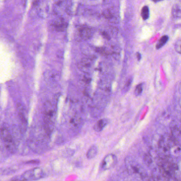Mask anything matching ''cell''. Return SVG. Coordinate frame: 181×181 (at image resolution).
I'll use <instances>...</instances> for the list:
<instances>
[{
  "instance_id": "6da1fadb",
  "label": "cell",
  "mask_w": 181,
  "mask_h": 181,
  "mask_svg": "<svg viewBox=\"0 0 181 181\" xmlns=\"http://www.w3.org/2000/svg\"><path fill=\"white\" fill-rule=\"evenodd\" d=\"M55 117V112L53 108V106L50 103H46L44 115V122L45 130L48 135L51 133L54 129Z\"/></svg>"
},
{
  "instance_id": "7a4b0ae2",
  "label": "cell",
  "mask_w": 181,
  "mask_h": 181,
  "mask_svg": "<svg viewBox=\"0 0 181 181\" xmlns=\"http://www.w3.org/2000/svg\"><path fill=\"white\" fill-rule=\"evenodd\" d=\"M44 176L45 172L44 170L40 167H36L28 170L23 174L15 178L12 181H37L44 178Z\"/></svg>"
},
{
  "instance_id": "3957f363",
  "label": "cell",
  "mask_w": 181,
  "mask_h": 181,
  "mask_svg": "<svg viewBox=\"0 0 181 181\" xmlns=\"http://www.w3.org/2000/svg\"><path fill=\"white\" fill-rule=\"evenodd\" d=\"M0 139L3 142L4 146L10 153L14 154L16 151L17 147L12 134L8 128L2 127L0 129Z\"/></svg>"
},
{
  "instance_id": "277c9868",
  "label": "cell",
  "mask_w": 181,
  "mask_h": 181,
  "mask_svg": "<svg viewBox=\"0 0 181 181\" xmlns=\"http://www.w3.org/2000/svg\"><path fill=\"white\" fill-rule=\"evenodd\" d=\"M117 162L118 158L115 155L108 154L103 158L101 163V168L104 171L109 170L114 167L117 164Z\"/></svg>"
},
{
  "instance_id": "5b68a950",
  "label": "cell",
  "mask_w": 181,
  "mask_h": 181,
  "mask_svg": "<svg viewBox=\"0 0 181 181\" xmlns=\"http://www.w3.org/2000/svg\"><path fill=\"white\" fill-rule=\"evenodd\" d=\"M173 142L176 144L181 145V129L176 125L173 126L171 129Z\"/></svg>"
},
{
  "instance_id": "8992f818",
  "label": "cell",
  "mask_w": 181,
  "mask_h": 181,
  "mask_svg": "<svg viewBox=\"0 0 181 181\" xmlns=\"http://www.w3.org/2000/svg\"><path fill=\"white\" fill-rule=\"evenodd\" d=\"M172 15L175 18H181V1H176L172 6Z\"/></svg>"
},
{
  "instance_id": "52a82bcc",
  "label": "cell",
  "mask_w": 181,
  "mask_h": 181,
  "mask_svg": "<svg viewBox=\"0 0 181 181\" xmlns=\"http://www.w3.org/2000/svg\"><path fill=\"white\" fill-rule=\"evenodd\" d=\"M79 35L82 39L87 40L91 37L92 32L90 28L86 26H83L79 30Z\"/></svg>"
},
{
  "instance_id": "ba28073f",
  "label": "cell",
  "mask_w": 181,
  "mask_h": 181,
  "mask_svg": "<svg viewBox=\"0 0 181 181\" xmlns=\"http://www.w3.org/2000/svg\"><path fill=\"white\" fill-rule=\"evenodd\" d=\"M109 122V119L103 118L100 119L97 122L94 127V129L97 132H100L108 124Z\"/></svg>"
},
{
  "instance_id": "9c48e42d",
  "label": "cell",
  "mask_w": 181,
  "mask_h": 181,
  "mask_svg": "<svg viewBox=\"0 0 181 181\" xmlns=\"http://www.w3.org/2000/svg\"><path fill=\"white\" fill-rule=\"evenodd\" d=\"M98 152V148L97 146L93 145L88 150V152L86 153V157L88 160L93 159L94 157L97 156Z\"/></svg>"
},
{
  "instance_id": "30bf717a",
  "label": "cell",
  "mask_w": 181,
  "mask_h": 181,
  "mask_svg": "<svg viewBox=\"0 0 181 181\" xmlns=\"http://www.w3.org/2000/svg\"><path fill=\"white\" fill-rule=\"evenodd\" d=\"M169 39V37L168 36H163L160 38V39L159 40V41L157 42V45H156V48L157 49L162 48L166 44L167 42L168 41V40Z\"/></svg>"
},
{
  "instance_id": "8fae6325",
  "label": "cell",
  "mask_w": 181,
  "mask_h": 181,
  "mask_svg": "<svg viewBox=\"0 0 181 181\" xmlns=\"http://www.w3.org/2000/svg\"><path fill=\"white\" fill-rule=\"evenodd\" d=\"M54 26L56 29L58 31H63L66 28V24L65 23H64L63 21L61 20V19L56 21Z\"/></svg>"
},
{
  "instance_id": "7c38bea8",
  "label": "cell",
  "mask_w": 181,
  "mask_h": 181,
  "mask_svg": "<svg viewBox=\"0 0 181 181\" xmlns=\"http://www.w3.org/2000/svg\"><path fill=\"white\" fill-rule=\"evenodd\" d=\"M141 15L143 20H146L149 17V9L147 6H144L142 8Z\"/></svg>"
},
{
  "instance_id": "4fadbf2b",
  "label": "cell",
  "mask_w": 181,
  "mask_h": 181,
  "mask_svg": "<svg viewBox=\"0 0 181 181\" xmlns=\"http://www.w3.org/2000/svg\"><path fill=\"white\" fill-rule=\"evenodd\" d=\"M132 82H133V78L132 77H130V78L128 79V81H127V82L126 83V84L124 86V89H123V91H124V93H126L128 91L130 90L131 85V84H132Z\"/></svg>"
},
{
  "instance_id": "5bb4252c",
  "label": "cell",
  "mask_w": 181,
  "mask_h": 181,
  "mask_svg": "<svg viewBox=\"0 0 181 181\" xmlns=\"http://www.w3.org/2000/svg\"><path fill=\"white\" fill-rule=\"evenodd\" d=\"M143 91V84H139L137 85L136 88L135 90V94L136 96H139L142 94Z\"/></svg>"
},
{
  "instance_id": "9a60e30c",
  "label": "cell",
  "mask_w": 181,
  "mask_h": 181,
  "mask_svg": "<svg viewBox=\"0 0 181 181\" xmlns=\"http://www.w3.org/2000/svg\"><path fill=\"white\" fill-rule=\"evenodd\" d=\"M175 51L178 54H181V40H178L175 42L174 45Z\"/></svg>"
},
{
  "instance_id": "2e32d148",
  "label": "cell",
  "mask_w": 181,
  "mask_h": 181,
  "mask_svg": "<svg viewBox=\"0 0 181 181\" xmlns=\"http://www.w3.org/2000/svg\"><path fill=\"white\" fill-rule=\"evenodd\" d=\"M144 160H145V163H146L147 164H151V157L149 155H146L144 157Z\"/></svg>"
},
{
  "instance_id": "e0dca14e",
  "label": "cell",
  "mask_w": 181,
  "mask_h": 181,
  "mask_svg": "<svg viewBox=\"0 0 181 181\" xmlns=\"http://www.w3.org/2000/svg\"><path fill=\"white\" fill-rule=\"evenodd\" d=\"M74 151L71 149H67L66 151H65V156H72L74 154Z\"/></svg>"
},
{
  "instance_id": "ac0fdd59",
  "label": "cell",
  "mask_w": 181,
  "mask_h": 181,
  "mask_svg": "<svg viewBox=\"0 0 181 181\" xmlns=\"http://www.w3.org/2000/svg\"><path fill=\"white\" fill-rule=\"evenodd\" d=\"M40 161L39 160H31L27 162L26 164H39Z\"/></svg>"
},
{
  "instance_id": "d6986e66",
  "label": "cell",
  "mask_w": 181,
  "mask_h": 181,
  "mask_svg": "<svg viewBox=\"0 0 181 181\" xmlns=\"http://www.w3.org/2000/svg\"><path fill=\"white\" fill-rule=\"evenodd\" d=\"M102 35L103 37L104 38H106V39H110L108 34L106 32H103L102 33Z\"/></svg>"
},
{
  "instance_id": "ffe728a7",
  "label": "cell",
  "mask_w": 181,
  "mask_h": 181,
  "mask_svg": "<svg viewBox=\"0 0 181 181\" xmlns=\"http://www.w3.org/2000/svg\"><path fill=\"white\" fill-rule=\"evenodd\" d=\"M137 59H138V61H139V60L141 59V58H142V55H141V54H140L139 53H137Z\"/></svg>"
},
{
  "instance_id": "44dd1931",
  "label": "cell",
  "mask_w": 181,
  "mask_h": 181,
  "mask_svg": "<svg viewBox=\"0 0 181 181\" xmlns=\"http://www.w3.org/2000/svg\"><path fill=\"white\" fill-rule=\"evenodd\" d=\"M151 1H153L155 3H157V2H159L162 1H164V0H151Z\"/></svg>"
}]
</instances>
